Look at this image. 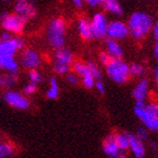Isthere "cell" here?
Listing matches in <instances>:
<instances>
[{
	"instance_id": "cell-1",
	"label": "cell",
	"mask_w": 158,
	"mask_h": 158,
	"mask_svg": "<svg viewBox=\"0 0 158 158\" xmlns=\"http://www.w3.org/2000/svg\"><path fill=\"white\" fill-rule=\"evenodd\" d=\"M154 23H155V19L152 15L147 11H141V10L133 11L129 16L127 22L129 28V36H131L137 41H141L150 34Z\"/></svg>"
},
{
	"instance_id": "cell-2",
	"label": "cell",
	"mask_w": 158,
	"mask_h": 158,
	"mask_svg": "<svg viewBox=\"0 0 158 158\" xmlns=\"http://www.w3.org/2000/svg\"><path fill=\"white\" fill-rule=\"evenodd\" d=\"M133 112L143 128L149 132L158 133V102L147 101L145 103H135Z\"/></svg>"
},
{
	"instance_id": "cell-3",
	"label": "cell",
	"mask_w": 158,
	"mask_h": 158,
	"mask_svg": "<svg viewBox=\"0 0 158 158\" xmlns=\"http://www.w3.org/2000/svg\"><path fill=\"white\" fill-rule=\"evenodd\" d=\"M105 71L107 77L118 85L128 82L129 79L131 78L129 63L125 62L123 59H111V61L105 66Z\"/></svg>"
},
{
	"instance_id": "cell-4",
	"label": "cell",
	"mask_w": 158,
	"mask_h": 158,
	"mask_svg": "<svg viewBox=\"0 0 158 158\" xmlns=\"http://www.w3.org/2000/svg\"><path fill=\"white\" fill-rule=\"evenodd\" d=\"M66 23L62 18H54L48 28V39L50 45L54 49H61L66 42Z\"/></svg>"
},
{
	"instance_id": "cell-5",
	"label": "cell",
	"mask_w": 158,
	"mask_h": 158,
	"mask_svg": "<svg viewBox=\"0 0 158 158\" xmlns=\"http://www.w3.org/2000/svg\"><path fill=\"white\" fill-rule=\"evenodd\" d=\"M2 98L7 105L18 111H26L31 107V99L18 90L8 89L3 93Z\"/></svg>"
},
{
	"instance_id": "cell-6",
	"label": "cell",
	"mask_w": 158,
	"mask_h": 158,
	"mask_svg": "<svg viewBox=\"0 0 158 158\" xmlns=\"http://www.w3.org/2000/svg\"><path fill=\"white\" fill-rule=\"evenodd\" d=\"M90 28H92L93 37L97 40H103L106 37L107 33V26H109V19L104 13H96L89 20Z\"/></svg>"
},
{
	"instance_id": "cell-7",
	"label": "cell",
	"mask_w": 158,
	"mask_h": 158,
	"mask_svg": "<svg viewBox=\"0 0 158 158\" xmlns=\"http://www.w3.org/2000/svg\"><path fill=\"white\" fill-rule=\"evenodd\" d=\"M73 73H76L77 77L79 78L80 82L82 84V86L87 89L94 88L95 85V79L93 77L90 70H89L87 63L81 62V61H77L73 64Z\"/></svg>"
},
{
	"instance_id": "cell-8",
	"label": "cell",
	"mask_w": 158,
	"mask_h": 158,
	"mask_svg": "<svg viewBox=\"0 0 158 158\" xmlns=\"http://www.w3.org/2000/svg\"><path fill=\"white\" fill-rule=\"evenodd\" d=\"M106 36L109 37L110 40H114V41H122L125 40L129 36V28L127 23H124L123 20L115 19L112 20L109 23L107 26V33Z\"/></svg>"
},
{
	"instance_id": "cell-9",
	"label": "cell",
	"mask_w": 158,
	"mask_h": 158,
	"mask_svg": "<svg viewBox=\"0 0 158 158\" xmlns=\"http://www.w3.org/2000/svg\"><path fill=\"white\" fill-rule=\"evenodd\" d=\"M1 23L2 27L8 32L11 33H20L23 31L25 20L18 15H10V14H3L1 16Z\"/></svg>"
},
{
	"instance_id": "cell-10",
	"label": "cell",
	"mask_w": 158,
	"mask_h": 158,
	"mask_svg": "<svg viewBox=\"0 0 158 158\" xmlns=\"http://www.w3.org/2000/svg\"><path fill=\"white\" fill-rule=\"evenodd\" d=\"M150 93V82L147 78H140L135 88L132 90V97L135 101V103H145L149 97Z\"/></svg>"
},
{
	"instance_id": "cell-11",
	"label": "cell",
	"mask_w": 158,
	"mask_h": 158,
	"mask_svg": "<svg viewBox=\"0 0 158 158\" xmlns=\"http://www.w3.org/2000/svg\"><path fill=\"white\" fill-rule=\"evenodd\" d=\"M20 64L28 70L37 69L41 64V56L34 50L27 49L22 53L20 56Z\"/></svg>"
},
{
	"instance_id": "cell-12",
	"label": "cell",
	"mask_w": 158,
	"mask_h": 158,
	"mask_svg": "<svg viewBox=\"0 0 158 158\" xmlns=\"http://www.w3.org/2000/svg\"><path fill=\"white\" fill-rule=\"evenodd\" d=\"M128 150L135 158H145L147 155V143L139 140L133 133H130Z\"/></svg>"
},
{
	"instance_id": "cell-13",
	"label": "cell",
	"mask_w": 158,
	"mask_h": 158,
	"mask_svg": "<svg viewBox=\"0 0 158 158\" xmlns=\"http://www.w3.org/2000/svg\"><path fill=\"white\" fill-rule=\"evenodd\" d=\"M102 149L104 155L107 158H116L121 154V150L118 148V143L115 141V138H114V133L105 137V139L103 140Z\"/></svg>"
},
{
	"instance_id": "cell-14",
	"label": "cell",
	"mask_w": 158,
	"mask_h": 158,
	"mask_svg": "<svg viewBox=\"0 0 158 158\" xmlns=\"http://www.w3.org/2000/svg\"><path fill=\"white\" fill-rule=\"evenodd\" d=\"M23 48V41L19 39H9L7 41H0V49L6 56H15L17 51Z\"/></svg>"
},
{
	"instance_id": "cell-15",
	"label": "cell",
	"mask_w": 158,
	"mask_h": 158,
	"mask_svg": "<svg viewBox=\"0 0 158 158\" xmlns=\"http://www.w3.org/2000/svg\"><path fill=\"white\" fill-rule=\"evenodd\" d=\"M15 9H16V15L20 16L24 20H26L30 17H33L36 14L31 0H18Z\"/></svg>"
},
{
	"instance_id": "cell-16",
	"label": "cell",
	"mask_w": 158,
	"mask_h": 158,
	"mask_svg": "<svg viewBox=\"0 0 158 158\" xmlns=\"http://www.w3.org/2000/svg\"><path fill=\"white\" fill-rule=\"evenodd\" d=\"M0 69L7 71V73H17L18 71V62L15 56H6L0 49Z\"/></svg>"
},
{
	"instance_id": "cell-17",
	"label": "cell",
	"mask_w": 158,
	"mask_h": 158,
	"mask_svg": "<svg viewBox=\"0 0 158 158\" xmlns=\"http://www.w3.org/2000/svg\"><path fill=\"white\" fill-rule=\"evenodd\" d=\"M105 52L112 59H122V56L124 54L123 48L120 44V42L110 39H107L105 41Z\"/></svg>"
},
{
	"instance_id": "cell-18",
	"label": "cell",
	"mask_w": 158,
	"mask_h": 158,
	"mask_svg": "<svg viewBox=\"0 0 158 158\" xmlns=\"http://www.w3.org/2000/svg\"><path fill=\"white\" fill-rule=\"evenodd\" d=\"M53 62L61 63V64H67V66H71L73 63V54L69 49L67 48H61V49H56L54 52V61Z\"/></svg>"
},
{
	"instance_id": "cell-19",
	"label": "cell",
	"mask_w": 158,
	"mask_h": 158,
	"mask_svg": "<svg viewBox=\"0 0 158 158\" xmlns=\"http://www.w3.org/2000/svg\"><path fill=\"white\" fill-rule=\"evenodd\" d=\"M17 152L18 148L13 141L2 140L0 142V158H14Z\"/></svg>"
},
{
	"instance_id": "cell-20",
	"label": "cell",
	"mask_w": 158,
	"mask_h": 158,
	"mask_svg": "<svg viewBox=\"0 0 158 158\" xmlns=\"http://www.w3.org/2000/svg\"><path fill=\"white\" fill-rule=\"evenodd\" d=\"M102 7L106 13L114 16H122L123 14V8L118 0H102Z\"/></svg>"
},
{
	"instance_id": "cell-21",
	"label": "cell",
	"mask_w": 158,
	"mask_h": 158,
	"mask_svg": "<svg viewBox=\"0 0 158 158\" xmlns=\"http://www.w3.org/2000/svg\"><path fill=\"white\" fill-rule=\"evenodd\" d=\"M77 27H78V33L81 36V39L86 40V41L94 39L92 33V28H90V23H89V20L87 18H80L78 20Z\"/></svg>"
},
{
	"instance_id": "cell-22",
	"label": "cell",
	"mask_w": 158,
	"mask_h": 158,
	"mask_svg": "<svg viewBox=\"0 0 158 158\" xmlns=\"http://www.w3.org/2000/svg\"><path fill=\"white\" fill-rule=\"evenodd\" d=\"M46 98L49 99H56L60 96V86L56 78L51 77L49 80V87L45 92Z\"/></svg>"
},
{
	"instance_id": "cell-23",
	"label": "cell",
	"mask_w": 158,
	"mask_h": 158,
	"mask_svg": "<svg viewBox=\"0 0 158 158\" xmlns=\"http://www.w3.org/2000/svg\"><path fill=\"white\" fill-rule=\"evenodd\" d=\"M114 138H115V141L121 152H124L125 150H128L130 132H116V133H114Z\"/></svg>"
},
{
	"instance_id": "cell-24",
	"label": "cell",
	"mask_w": 158,
	"mask_h": 158,
	"mask_svg": "<svg viewBox=\"0 0 158 158\" xmlns=\"http://www.w3.org/2000/svg\"><path fill=\"white\" fill-rule=\"evenodd\" d=\"M129 69H130V76L137 77V78H143V76L147 73L146 66L140 62H133L129 64Z\"/></svg>"
},
{
	"instance_id": "cell-25",
	"label": "cell",
	"mask_w": 158,
	"mask_h": 158,
	"mask_svg": "<svg viewBox=\"0 0 158 158\" xmlns=\"http://www.w3.org/2000/svg\"><path fill=\"white\" fill-rule=\"evenodd\" d=\"M17 82H18L17 73H7L6 76L3 77L2 86L8 90V89H13V87L17 85Z\"/></svg>"
},
{
	"instance_id": "cell-26",
	"label": "cell",
	"mask_w": 158,
	"mask_h": 158,
	"mask_svg": "<svg viewBox=\"0 0 158 158\" xmlns=\"http://www.w3.org/2000/svg\"><path fill=\"white\" fill-rule=\"evenodd\" d=\"M87 66H88L89 70H90V73H92L93 77L95 79L96 81L97 80H103V73H102V69H101V67L95 63L94 61H88L87 62Z\"/></svg>"
},
{
	"instance_id": "cell-27",
	"label": "cell",
	"mask_w": 158,
	"mask_h": 158,
	"mask_svg": "<svg viewBox=\"0 0 158 158\" xmlns=\"http://www.w3.org/2000/svg\"><path fill=\"white\" fill-rule=\"evenodd\" d=\"M133 135H135L139 140H141V141L146 142V143L150 140V132H149L146 128H143L142 125L137 129V131H135Z\"/></svg>"
},
{
	"instance_id": "cell-28",
	"label": "cell",
	"mask_w": 158,
	"mask_h": 158,
	"mask_svg": "<svg viewBox=\"0 0 158 158\" xmlns=\"http://www.w3.org/2000/svg\"><path fill=\"white\" fill-rule=\"evenodd\" d=\"M28 80H30V82H33L35 85H39L40 82H42L43 77L39 70L33 69L28 71Z\"/></svg>"
},
{
	"instance_id": "cell-29",
	"label": "cell",
	"mask_w": 158,
	"mask_h": 158,
	"mask_svg": "<svg viewBox=\"0 0 158 158\" xmlns=\"http://www.w3.org/2000/svg\"><path fill=\"white\" fill-rule=\"evenodd\" d=\"M37 92V85H35V84H33V82H27L26 85L24 86L23 88V94L24 95H26L27 97L28 96H32L34 95L35 93Z\"/></svg>"
},
{
	"instance_id": "cell-30",
	"label": "cell",
	"mask_w": 158,
	"mask_h": 158,
	"mask_svg": "<svg viewBox=\"0 0 158 158\" xmlns=\"http://www.w3.org/2000/svg\"><path fill=\"white\" fill-rule=\"evenodd\" d=\"M111 59H112V58H111V56H110L109 54H107V53L105 52V51H104V52H101V53H99L98 60H99V62L102 63V64L104 67H105L106 64H107V63H109L110 61H111Z\"/></svg>"
},
{
	"instance_id": "cell-31",
	"label": "cell",
	"mask_w": 158,
	"mask_h": 158,
	"mask_svg": "<svg viewBox=\"0 0 158 158\" xmlns=\"http://www.w3.org/2000/svg\"><path fill=\"white\" fill-rule=\"evenodd\" d=\"M67 76V81L69 82L70 85H73V86H76L78 85V82H79V78L77 77L76 73H69L68 75H66Z\"/></svg>"
},
{
	"instance_id": "cell-32",
	"label": "cell",
	"mask_w": 158,
	"mask_h": 158,
	"mask_svg": "<svg viewBox=\"0 0 158 158\" xmlns=\"http://www.w3.org/2000/svg\"><path fill=\"white\" fill-rule=\"evenodd\" d=\"M94 88H95L101 95H103V94L105 93V84H104L103 80H97V81H95Z\"/></svg>"
},
{
	"instance_id": "cell-33",
	"label": "cell",
	"mask_w": 158,
	"mask_h": 158,
	"mask_svg": "<svg viewBox=\"0 0 158 158\" xmlns=\"http://www.w3.org/2000/svg\"><path fill=\"white\" fill-rule=\"evenodd\" d=\"M152 37L156 40V42H158V19L155 20V23H154V26L152 28Z\"/></svg>"
},
{
	"instance_id": "cell-34",
	"label": "cell",
	"mask_w": 158,
	"mask_h": 158,
	"mask_svg": "<svg viewBox=\"0 0 158 158\" xmlns=\"http://www.w3.org/2000/svg\"><path fill=\"white\" fill-rule=\"evenodd\" d=\"M84 1H85L89 7H93V8L102 6V0H84Z\"/></svg>"
},
{
	"instance_id": "cell-35",
	"label": "cell",
	"mask_w": 158,
	"mask_h": 158,
	"mask_svg": "<svg viewBox=\"0 0 158 158\" xmlns=\"http://www.w3.org/2000/svg\"><path fill=\"white\" fill-rule=\"evenodd\" d=\"M148 146L150 147V149H152V152H156V150H158V142L155 141V140H149L148 141Z\"/></svg>"
},
{
	"instance_id": "cell-36",
	"label": "cell",
	"mask_w": 158,
	"mask_h": 158,
	"mask_svg": "<svg viewBox=\"0 0 158 158\" xmlns=\"http://www.w3.org/2000/svg\"><path fill=\"white\" fill-rule=\"evenodd\" d=\"M154 84H155V87L158 92V64L156 66V69L154 71Z\"/></svg>"
},
{
	"instance_id": "cell-37",
	"label": "cell",
	"mask_w": 158,
	"mask_h": 158,
	"mask_svg": "<svg viewBox=\"0 0 158 158\" xmlns=\"http://www.w3.org/2000/svg\"><path fill=\"white\" fill-rule=\"evenodd\" d=\"M154 56H155L156 62L158 64V42H156L155 45H154Z\"/></svg>"
},
{
	"instance_id": "cell-38",
	"label": "cell",
	"mask_w": 158,
	"mask_h": 158,
	"mask_svg": "<svg viewBox=\"0 0 158 158\" xmlns=\"http://www.w3.org/2000/svg\"><path fill=\"white\" fill-rule=\"evenodd\" d=\"M73 2L76 7H81L82 3H84V0H73Z\"/></svg>"
},
{
	"instance_id": "cell-39",
	"label": "cell",
	"mask_w": 158,
	"mask_h": 158,
	"mask_svg": "<svg viewBox=\"0 0 158 158\" xmlns=\"http://www.w3.org/2000/svg\"><path fill=\"white\" fill-rule=\"evenodd\" d=\"M9 39H11V37H10V35L8 33H3L2 35H1V41H7V40H9Z\"/></svg>"
},
{
	"instance_id": "cell-40",
	"label": "cell",
	"mask_w": 158,
	"mask_h": 158,
	"mask_svg": "<svg viewBox=\"0 0 158 158\" xmlns=\"http://www.w3.org/2000/svg\"><path fill=\"white\" fill-rule=\"evenodd\" d=\"M116 158H128V157L125 156V154H123V152H121V154H120V155H118Z\"/></svg>"
},
{
	"instance_id": "cell-41",
	"label": "cell",
	"mask_w": 158,
	"mask_h": 158,
	"mask_svg": "<svg viewBox=\"0 0 158 158\" xmlns=\"http://www.w3.org/2000/svg\"><path fill=\"white\" fill-rule=\"evenodd\" d=\"M2 80H3V76L0 73V86H2Z\"/></svg>"
},
{
	"instance_id": "cell-42",
	"label": "cell",
	"mask_w": 158,
	"mask_h": 158,
	"mask_svg": "<svg viewBox=\"0 0 158 158\" xmlns=\"http://www.w3.org/2000/svg\"><path fill=\"white\" fill-rule=\"evenodd\" d=\"M2 140H3V139H2V135H1V132H0V142L2 141Z\"/></svg>"
}]
</instances>
